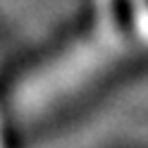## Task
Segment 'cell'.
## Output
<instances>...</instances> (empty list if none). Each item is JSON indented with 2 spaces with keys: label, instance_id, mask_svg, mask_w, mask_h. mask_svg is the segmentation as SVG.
Here are the masks:
<instances>
[{
  "label": "cell",
  "instance_id": "1",
  "mask_svg": "<svg viewBox=\"0 0 148 148\" xmlns=\"http://www.w3.org/2000/svg\"><path fill=\"white\" fill-rule=\"evenodd\" d=\"M146 0H88L77 26L7 81L0 110L12 136L64 119L143 67Z\"/></svg>",
  "mask_w": 148,
  "mask_h": 148
}]
</instances>
